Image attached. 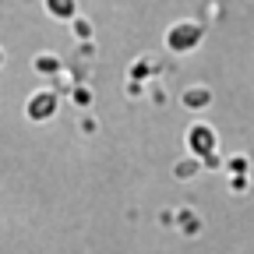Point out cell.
Segmentation results:
<instances>
[{
  "label": "cell",
  "instance_id": "3",
  "mask_svg": "<svg viewBox=\"0 0 254 254\" xmlns=\"http://www.w3.org/2000/svg\"><path fill=\"white\" fill-rule=\"evenodd\" d=\"M50 110H53V95H36V103H32L28 113H32V117H46Z\"/></svg>",
  "mask_w": 254,
  "mask_h": 254
},
{
  "label": "cell",
  "instance_id": "4",
  "mask_svg": "<svg viewBox=\"0 0 254 254\" xmlns=\"http://www.w3.org/2000/svg\"><path fill=\"white\" fill-rule=\"evenodd\" d=\"M46 4H50V11L60 14V18H71V14H74V0H46Z\"/></svg>",
  "mask_w": 254,
  "mask_h": 254
},
{
  "label": "cell",
  "instance_id": "9",
  "mask_svg": "<svg viewBox=\"0 0 254 254\" xmlns=\"http://www.w3.org/2000/svg\"><path fill=\"white\" fill-rule=\"evenodd\" d=\"M177 173H180V177H190V173H194V163H184V166H177Z\"/></svg>",
  "mask_w": 254,
  "mask_h": 254
},
{
  "label": "cell",
  "instance_id": "1",
  "mask_svg": "<svg viewBox=\"0 0 254 254\" xmlns=\"http://www.w3.org/2000/svg\"><path fill=\"white\" fill-rule=\"evenodd\" d=\"M198 36H201L198 25H180V28L170 32V46H173V50H190V46L198 43Z\"/></svg>",
  "mask_w": 254,
  "mask_h": 254
},
{
  "label": "cell",
  "instance_id": "5",
  "mask_svg": "<svg viewBox=\"0 0 254 254\" xmlns=\"http://www.w3.org/2000/svg\"><path fill=\"white\" fill-rule=\"evenodd\" d=\"M184 103H187V106H205V103H208V92H205V88H190Z\"/></svg>",
  "mask_w": 254,
  "mask_h": 254
},
{
  "label": "cell",
  "instance_id": "7",
  "mask_svg": "<svg viewBox=\"0 0 254 254\" xmlns=\"http://www.w3.org/2000/svg\"><path fill=\"white\" fill-rule=\"evenodd\" d=\"M74 36H78V39H88V36H92L88 21H74Z\"/></svg>",
  "mask_w": 254,
  "mask_h": 254
},
{
  "label": "cell",
  "instance_id": "2",
  "mask_svg": "<svg viewBox=\"0 0 254 254\" xmlns=\"http://www.w3.org/2000/svg\"><path fill=\"white\" fill-rule=\"evenodd\" d=\"M212 131L208 127H194V131H190V148L194 152H201V155H208V148H212Z\"/></svg>",
  "mask_w": 254,
  "mask_h": 254
},
{
  "label": "cell",
  "instance_id": "8",
  "mask_svg": "<svg viewBox=\"0 0 254 254\" xmlns=\"http://www.w3.org/2000/svg\"><path fill=\"white\" fill-rule=\"evenodd\" d=\"M74 103H78V106H85V103H88V92H85V88H78V92H74Z\"/></svg>",
  "mask_w": 254,
  "mask_h": 254
},
{
  "label": "cell",
  "instance_id": "6",
  "mask_svg": "<svg viewBox=\"0 0 254 254\" xmlns=\"http://www.w3.org/2000/svg\"><path fill=\"white\" fill-rule=\"evenodd\" d=\"M36 67H39L43 74H53V71H57V60H50V57H39V60H36Z\"/></svg>",
  "mask_w": 254,
  "mask_h": 254
}]
</instances>
